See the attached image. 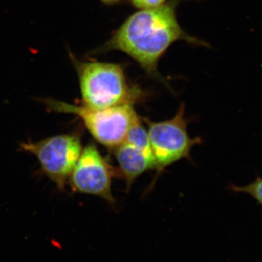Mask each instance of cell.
Wrapping results in <instances>:
<instances>
[{"label":"cell","instance_id":"1","mask_svg":"<svg viewBox=\"0 0 262 262\" xmlns=\"http://www.w3.org/2000/svg\"><path fill=\"white\" fill-rule=\"evenodd\" d=\"M181 1L169 0L158 8L139 10L114 32L107 42L91 54L122 52L135 61L146 75L166 84L159 73L158 63L173 43L184 41L196 46H208L189 35L181 27L177 15Z\"/></svg>","mask_w":262,"mask_h":262},{"label":"cell","instance_id":"4","mask_svg":"<svg viewBox=\"0 0 262 262\" xmlns=\"http://www.w3.org/2000/svg\"><path fill=\"white\" fill-rule=\"evenodd\" d=\"M145 122L156 169L160 171L189 158L192 148L200 142L199 139H192L188 134L184 104L170 120L153 122L145 119Z\"/></svg>","mask_w":262,"mask_h":262},{"label":"cell","instance_id":"11","mask_svg":"<svg viewBox=\"0 0 262 262\" xmlns=\"http://www.w3.org/2000/svg\"><path fill=\"white\" fill-rule=\"evenodd\" d=\"M100 2L103 3V4L106 5H113L117 4V3H120L122 0H99Z\"/></svg>","mask_w":262,"mask_h":262},{"label":"cell","instance_id":"9","mask_svg":"<svg viewBox=\"0 0 262 262\" xmlns=\"http://www.w3.org/2000/svg\"><path fill=\"white\" fill-rule=\"evenodd\" d=\"M231 189L235 192L246 193L253 196L262 206V177L246 186H232Z\"/></svg>","mask_w":262,"mask_h":262},{"label":"cell","instance_id":"3","mask_svg":"<svg viewBox=\"0 0 262 262\" xmlns=\"http://www.w3.org/2000/svg\"><path fill=\"white\" fill-rule=\"evenodd\" d=\"M43 103L53 111L80 117L95 140L108 149H115L123 143L131 125L139 119L133 104L97 110L52 98H46Z\"/></svg>","mask_w":262,"mask_h":262},{"label":"cell","instance_id":"2","mask_svg":"<svg viewBox=\"0 0 262 262\" xmlns=\"http://www.w3.org/2000/svg\"><path fill=\"white\" fill-rule=\"evenodd\" d=\"M69 55L78 77L82 103L86 107L99 110L134 105L143 96L141 89L129 83L122 65L81 61L70 51Z\"/></svg>","mask_w":262,"mask_h":262},{"label":"cell","instance_id":"10","mask_svg":"<svg viewBox=\"0 0 262 262\" xmlns=\"http://www.w3.org/2000/svg\"><path fill=\"white\" fill-rule=\"evenodd\" d=\"M133 6L139 10L151 9L165 4L168 0H129Z\"/></svg>","mask_w":262,"mask_h":262},{"label":"cell","instance_id":"5","mask_svg":"<svg viewBox=\"0 0 262 262\" xmlns=\"http://www.w3.org/2000/svg\"><path fill=\"white\" fill-rule=\"evenodd\" d=\"M20 147L37 158L43 173L63 190L82 151L80 136L76 134L51 136L38 142H27Z\"/></svg>","mask_w":262,"mask_h":262},{"label":"cell","instance_id":"6","mask_svg":"<svg viewBox=\"0 0 262 262\" xmlns=\"http://www.w3.org/2000/svg\"><path fill=\"white\" fill-rule=\"evenodd\" d=\"M115 168L101 155L97 147L89 144L82 149L69 181L75 192L103 198L110 203H115L112 182Z\"/></svg>","mask_w":262,"mask_h":262},{"label":"cell","instance_id":"8","mask_svg":"<svg viewBox=\"0 0 262 262\" xmlns=\"http://www.w3.org/2000/svg\"><path fill=\"white\" fill-rule=\"evenodd\" d=\"M125 142L128 143L130 145L135 146L138 149L145 152L146 154L153 156L151 151V144H150L149 135L147 130L143 126L140 119L136 120L129 129Z\"/></svg>","mask_w":262,"mask_h":262},{"label":"cell","instance_id":"7","mask_svg":"<svg viewBox=\"0 0 262 262\" xmlns=\"http://www.w3.org/2000/svg\"><path fill=\"white\" fill-rule=\"evenodd\" d=\"M114 149L120 173L126 182L127 189L138 177L148 170L156 169V163L152 156L125 141Z\"/></svg>","mask_w":262,"mask_h":262}]
</instances>
